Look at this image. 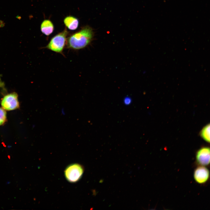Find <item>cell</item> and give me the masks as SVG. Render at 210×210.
<instances>
[{"label": "cell", "mask_w": 210, "mask_h": 210, "mask_svg": "<svg viewBox=\"0 0 210 210\" xmlns=\"http://www.w3.org/2000/svg\"><path fill=\"white\" fill-rule=\"evenodd\" d=\"M93 36L92 29L89 26H85L67 38V47L74 50L84 48L90 43Z\"/></svg>", "instance_id": "obj_1"}, {"label": "cell", "mask_w": 210, "mask_h": 210, "mask_svg": "<svg viewBox=\"0 0 210 210\" xmlns=\"http://www.w3.org/2000/svg\"><path fill=\"white\" fill-rule=\"evenodd\" d=\"M68 32L66 29L54 36L44 48L54 52L63 54L67 41Z\"/></svg>", "instance_id": "obj_2"}, {"label": "cell", "mask_w": 210, "mask_h": 210, "mask_svg": "<svg viewBox=\"0 0 210 210\" xmlns=\"http://www.w3.org/2000/svg\"><path fill=\"white\" fill-rule=\"evenodd\" d=\"M84 172L82 166L77 163L70 164L65 169L64 175L69 182L74 183L78 181L82 177Z\"/></svg>", "instance_id": "obj_3"}, {"label": "cell", "mask_w": 210, "mask_h": 210, "mask_svg": "<svg viewBox=\"0 0 210 210\" xmlns=\"http://www.w3.org/2000/svg\"><path fill=\"white\" fill-rule=\"evenodd\" d=\"M18 95L15 92L8 94L2 99L1 105L2 108L5 110L10 111L18 108L19 106L18 99Z\"/></svg>", "instance_id": "obj_4"}, {"label": "cell", "mask_w": 210, "mask_h": 210, "mask_svg": "<svg viewBox=\"0 0 210 210\" xmlns=\"http://www.w3.org/2000/svg\"><path fill=\"white\" fill-rule=\"evenodd\" d=\"M194 178L197 183L202 184L206 182L209 177V169L204 166L197 167L194 172Z\"/></svg>", "instance_id": "obj_5"}, {"label": "cell", "mask_w": 210, "mask_h": 210, "mask_svg": "<svg viewBox=\"0 0 210 210\" xmlns=\"http://www.w3.org/2000/svg\"><path fill=\"white\" fill-rule=\"evenodd\" d=\"M196 161L201 166L208 165L210 163V148L204 147L199 150L196 153Z\"/></svg>", "instance_id": "obj_6"}, {"label": "cell", "mask_w": 210, "mask_h": 210, "mask_svg": "<svg viewBox=\"0 0 210 210\" xmlns=\"http://www.w3.org/2000/svg\"><path fill=\"white\" fill-rule=\"evenodd\" d=\"M66 27L69 29L74 30L76 29L79 24V21L76 18L71 16L66 17L64 20Z\"/></svg>", "instance_id": "obj_7"}, {"label": "cell", "mask_w": 210, "mask_h": 210, "mask_svg": "<svg viewBox=\"0 0 210 210\" xmlns=\"http://www.w3.org/2000/svg\"><path fill=\"white\" fill-rule=\"evenodd\" d=\"M41 32L46 36H49L54 30V26L52 22L49 20H46L42 23L41 26Z\"/></svg>", "instance_id": "obj_8"}, {"label": "cell", "mask_w": 210, "mask_h": 210, "mask_svg": "<svg viewBox=\"0 0 210 210\" xmlns=\"http://www.w3.org/2000/svg\"><path fill=\"white\" fill-rule=\"evenodd\" d=\"M210 125L206 126L201 132V136L205 141L210 142Z\"/></svg>", "instance_id": "obj_9"}, {"label": "cell", "mask_w": 210, "mask_h": 210, "mask_svg": "<svg viewBox=\"0 0 210 210\" xmlns=\"http://www.w3.org/2000/svg\"><path fill=\"white\" fill-rule=\"evenodd\" d=\"M6 120V112L2 108L0 107V125H3Z\"/></svg>", "instance_id": "obj_10"}, {"label": "cell", "mask_w": 210, "mask_h": 210, "mask_svg": "<svg viewBox=\"0 0 210 210\" xmlns=\"http://www.w3.org/2000/svg\"><path fill=\"white\" fill-rule=\"evenodd\" d=\"M132 99L129 96H126L124 99L123 103L125 105H129L131 104L132 102Z\"/></svg>", "instance_id": "obj_11"}, {"label": "cell", "mask_w": 210, "mask_h": 210, "mask_svg": "<svg viewBox=\"0 0 210 210\" xmlns=\"http://www.w3.org/2000/svg\"><path fill=\"white\" fill-rule=\"evenodd\" d=\"M61 111L62 114L63 115H65V111L64 109V108H63L61 109Z\"/></svg>", "instance_id": "obj_12"}, {"label": "cell", "mask_w": 210, "mask_h": 210, "mask_svg": "<svg viewBox=\"0 0 210 210\" xmlns=\"http://www.w3.org/2000/svg\"><path fill=\"white\" fill-rule=\"evenodd\" d=\"M8 159H10V155H8Z\"/></svg>", "instance_id": "obj_13"}]
</instances>
